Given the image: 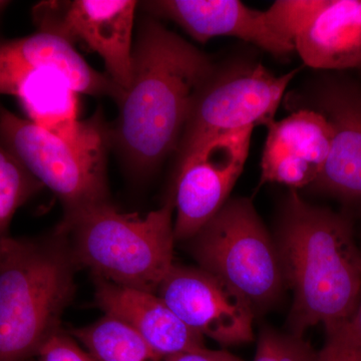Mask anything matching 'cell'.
<instances>
[{"mask_svg": "<svg viewBox=\"0 0 361 361\" xmlns=\"http://www.w3.org/2000/svg\"><path fill=\"white\" fill-rule=\"evenodd\" d=\"M71 334L96 361H165L135 330L114 316L104 314Z\"/></svg>", "mask_w": 361, "mask_h": 361, "instance_id": "obj_18", "label": "cell"}, {"mask_svg": "<svg viewBox=\"0 0 361 361\" xmlns=\"http://www.w3.org/2000/svg\"><path fill=\"white\" fill-rule=\"evenodd\" d=\"M0 140L37 180L54 192L65 214L110 202L108 145L77 146L20 118L0 104Z\"/></svg>", "mask_w": 361, "mask_h": 361, "instance_id": "obj_7", "label": "cell"}, {"mask_svg": "<svg viewBox=\"0 0 361 361\" xmlns=\"http://www.w3.org/2000/svg\"><path fill=\"white\" fill-rule=\"evenodd\" d=\"M274 241L285 284L293 292L291 334L302 337L318 324L326 332L348 324L360 303L361 248L348 214L312 205L290 190Z\"/></svg>", "mask_w": 361, "mask_h": 361, "instance_id": "obj_2", "label": "cell"}, {"mask_svg": "<svg viewBox=\"0 0 361 361\" xmlns=\"http://www.w3.org/2000/svg\"><path fill=\"white\" fill-rule=\"evenodd\" d=\"M266 128L261 182L308 189L329 157L334 137L329 121L312 109L301 108Z\"/></svg>", "mask_w": 361, "mask_h": 361, "instance_id": "obj_12", "label": "cell"}, {"mask_svg": "<svg viewBox=\"0 0 361 361\" xmlns=\"http://www.w3.org/2000/svg\"><path fill=\"white\" fill-rule=\"evenodd\" d=\"M8 4H9V2L0 1V13H1V11H4V9L6 8V7L7 6H8Z\"/></svg>", "mask_w": 361, "mask_h": 361, "instance_id": "obj_26", "label": "cell"}, {"mask_svg": "<svg viewBox=\"0 0 361 361\" xmlns=\"http://www.w3.org/2000/svg\"><path fill=\"white\" fill-rule=\"evenodd\" d=\"M37 356L39 361H96L61 329L47 339Z\"/></svg>", "mask_w": 361, "mask_h": 361, "instance_id": "obj_23", "label": "cell"}, {"mask_svg": "<svg viewBox=\"0 0 361 361\" xmlns=\"http://www.w3.org/2000/svg\"><path fill=\"white\" fill-rule=\"evenodd\" d=\"M97 305L135 330L161 358L205 348L203 336L180 322L155 293L96 278Z\"/></svg>", "mask_w": 361, "mask_h": 361, "instance_id": "obj_15", "label": "cell"}, {"mask_svg": "<svg viewBox=\"0 0 361 361\" xmlns=\"http://www.w3.org/2000/svg\"><path fill=\"white\" fill-rule=\"evenodd\" d=\"M254 128L218 135L176 166V241H190L215 217L243 172Z\"/></svg>", "mask_w": 361, "mask_h": 361, "instance_id": "obj_8", "label": "cell"}, {"mask_svg": "<svg viewBox=\"0 0 361 361\" xmlns=\"http://www.w3.org/2000/svg\"><path fill=\"white\" fill-rule=\"evenodd\" d=\"M216 66L157 18H142L133 47L132 80L111 130V142L135 174H151L176 154L197 97Z\"/></svg>", "mask_w": 361, "mask_h": 361, "instance_id": "obj_1", "label": "cell"}, {"mask_svg": "<svg viewBox=\"0 0 361 361\" xmlns=\"http://www.w3.org/2000/svg\"><path fill=\"white\" fill-rule=\"evenodd\" d=\"M44 185L0 140V240L8 236L14 214Z\"/></svg>", "mask_w": 361, "mask_h": 361, "instance_id": "obj_19", "label": "cell"}, {"mask_svg": "<svg viewBox=\"0 0 361 361\" xmlns=\"http://www.w3.org/2000/svg\"><path fill=\"white\" fill-rule=\"evenodd\" d=\"M165 361H242L226 351L210 350L205 348L170 356Z\"/></svg>", "mask_w": 361, "mask_h": 361, "instance_id": "obj_24", "label": "cell"}, {"mask_svg": "<svg viewBox=\"0 0 361 361\" xmlns=\"http://www.w3.org/2000/svg\"><path fill=\"white\" fill-rule=\"evenodd\" d=\"M202 269L237 292L252 310L276 302L285 286L276 243L247 198H230L188 241Z\"/></svg>", "mask_w": 361, "mask_h": 361, "instance_id": "obj_5", "label": "cell"}, {"mask_svg": "<svg viewBox=\"0 0 361 361\" xmlns=\"http://www.w3.org/2000/svg\"><path fill=\"white\" fill-rule=\"evenodd\" d=\"M51 71L61 75L78 94L110 97L120 103V89L108 77L92 68L73 44L42 32L14 39H0V94L14 96L30 73Z\"/></svg>", "mask_w": 361, "mask_h": 361, "instance_id": "obj_13", "label": "cell"}, {"mask_svg": "<svg viewBox=\"0 0 361 361\" xmlns=\"http://www.w3.org/2000/svg\"><path fill=\"white\" fill-rule=\"evenodd\" d=\"M135 0H56L33 6L37 32L82 42L104 59L108 77L125 94L132 80Z\"/></svg>", "mask_w": 361, "mask_h": 361, "instance_id": "obj_9", "label": "cell"}, {"mask_svg": "<svg viewBox=\"0 0 361 361\" xmlns=\"http://www.w3.org/2000/svg\"><path fill=\"white\" fill-rule=\"evenodd\" d=\"M174 201L145 216L118 210L111 202L65 214L56 231L78 267L94 278L157 294L174 265Z\"/></svg>", "mask_w": 361, "mask_h": 361, "instance_id": "obj_4", "label": "cell"}, {"mask_svg": "<svg viewBox=\"0 0 361 361\" xmlns=\"http://www.w3.org/2000/svg\"><path fill=\"white\" fill-rule=\"evenodd\" d=\"M319 361H361V343L345 326L326 332V342L318 351Z\"/></svg>", "mask_w": 361, "mask_h": 361, "instance_id": "obj_22", "label": "cell"}, {"mask_svg": "<svg viewBox=\"0 0 361 361\" xmlns=\"http://www.w3.org/2000/svg\"><path fill=\"white\" fill-rule=\"evenodd\" d=\"M78 92L59 73L39 71L21 82L14 96L20 99L30 122L77 146L109 145L111 132L101 116L80 120Z\"/></svg>", "mask_w": 361, "mask_h": 361, "instance_id": "obj_16", "label": "cell"}, {"mask_svg": "<svg viewBox=\"0 0 361 361\" xmlns=\"http://www.w3.org/2000/svg\"><path fill=\"white\" fill-rule=\"evenodd\" d=\"M346 329L350 332L351 336L355 337L356 341H360L361 343V293L357 310H356L350 322L346 324Z\"/></svg>", "mask_w": 361, "mask_h": 361, "instance_id": "obj_25", "label": "cell"}, {"mask_svg": "<svg viewBox=\"0 0 361 361\" xmlns=\"http://www.w3.org/2000/svg\"><path fill=\"white\" fill-rule=\"evenodd\" d=\"M157 295L190 329L222 345L253 341L251 306L202 268L173 265Z\"/></svg>", "mask_w": 361, "mask_h": 361, "instance_id": "obj_11", "label": "cell"}, {"mask_svg": "<svg viewBox=\"0 0 361 361\" xmlns=\"http://www.w3.org/2000/svg\"><path fill=\"white\" fill-rule=\"evenodd\" d=\"M324 2L325 0H277L263 13L271 32L294 44L299 33L319 13Z\"/></svg>", "mask_w": 361, "mask_h": 361, "instance_id": "obj_20", "label": "cell"}, {"mask_svg": "<svg viewBox=\"0 0 361 361\" xmlns=\"http://www.w3.org/2000/svg\"><path fill=\"white\" fill-rule=\"evenodd\" d=\"M295 52L314 70L361 66V0H325L294 42Z\"/></svg>", "mask_w": 361, "mask_h": 361, "instance_id": "obj_17", "label": "cell"}, {"mask_svg": "<svg viewBox=\"0 0 361 361\" xmlns=\"http://www.w3.org/2000/svg\"><path fill=\"white\" fill-rule=\"evenodd\" d=\"M297 73L276 75L249 61L217 65L190 114L176 152L177 165L218 135L274 121Z\"/></svg>", "mask_w": 361, "mask_h": 361, "instance_id": "obj_6", "label": "cell"}, {"mask_svg": "<svg viewBox=\"0 0 361 361\" xmlns=\"http://www.w3.org/2000/svg\"><path fill=\"white\" fill-rule=\"evenodd\" d=\"M78 266L58 231L0 240V361H26L61 330Z\"/></svg>", "mask_w": 361, "mask_h": 361, "instance_id": "obj_3", "label": "cell"}, {"mask_svg": "<svg viewBox=\"0 0 361 361\" xmlns=\"http://www.w3.org/2000/svg\"><path fill=\"white\" fill-rule=\"evenodd\" d=\"M140 6L152 18L173 21L202 44L214 37H231L257 45L276 59L295 52L294 44L271 32L263 11L238 0H153Z\"/></svg>", "mask_w": 361, "mask_h": 361, "instance_id": "obj_14", "label": "cell"}, {"mask_svg": "<svg viewBox=\"0 0 361 361\" xmlns=\"http://www.w3.org/2000/svg\"><path fill=\"white\" fill-rule=\"evenodd\" d=\"M253 361H319V355L302 337L264 329L259 336Z\"/></svg>", "mask_w": 361, "mask_h": 361, "instance_id": "obj_21", "label": "cell"}, {"mask_svg": "<svg viewBox=\"0 0 361 361\" xmlns=\"http://www.w3.org/2000/svg\"><path fill=\"white\" fill-rule=\"evenodd\" d=\"M292 108L312 109L334 130L327 160L308 189L361 210V85L350 78L326 75L293 94Z\"/></svg>", "mask_w": 361, "mask_h": 361, "instance_id": "obj_10", "label": "cell"}]
</instances>
